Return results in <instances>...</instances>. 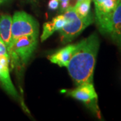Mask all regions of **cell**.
Wrapping results in <instances>:
<instances>
[{
    "label": "cell",
    "instance_id": "9a60e30c",
    "mask_svg": "<svg viewBox=\"0 0 121 121\" xmlns=\"http://www.w3.org/2000/svg\"><path fill=\"white\" fill-rule=\"evenodd\" d=\"M6 1H8V0H0V5L1 4H3L4 2H5Z\"/></svg>",
    "mask_w": 121,
    "mask_h": 121
},
{
    "label": "cell",
    "instance_id": "2e32d148",
    "mask_svg": "<svg viewBox=\"0 0 121 121\" xmlns=\"http://www.w3.org/2000/svg\"><path fill=\"white\" fill-rule=\"evenodd\" d=\"M60 2H66V1H69V0H59Z\"/></svg>",
    "mask_w": 121,
    "mask_h": 121
},
{
    "label": "cell",
    "instance_id": "30bf717a",
    "mask_svg": "<svg viewBox=\"0 0 121 121\" xmlns=\"http://www.w3.org/2000/svg\"><path fill=\"white\" fill-rule=\"evenodd\" d=\"M66 24L67 20L63 14L54 17L51 22H45L43 24V30L40 36L41 41L43 42L46 40L55 32L61 30Z\"/></svg>",
    "mask_w": 121,
    "mask_h": 121
},
{
    "label": "cell",
    "instance_id": "52a82bcc",
    "mask_svg": "<svg viewBox=\"0 0 121 121\" xmlns=\"http://www.w3.org/2000/svg\"><path fill=\"white\" fill-rule=\"evenodd\" d=\"M9 61L8 53L0 55V84L9 95L18 100L19 95L10 78Z\"/></svg>",
    "mask_w": 121,
    "mask_h": 121
},
{
    "label": "cell",
    "instance_id": "8fae6325",
    "mask_svg": "<svg viewBox=\"0 0 121 121\" xmlns=\"http://www.w3.org/2000/svg\"><path fill=\"white\" fill-rule=\"evenodd\" d=\"M12 17L8 14H3L0 16V38L2 39L8 51L12 43Z\"/></svg>",
    "mask_w": 121,
    "mask_h": 121
},
{
    "label": "cell",
    "instance_id": "9c48e42d",
    "mask_svg": "<svg viewBox=\"0 0 121 121\" xmlns=\"http://www.w3.org/2000/svg\"><path fill=\"white\" fill-rule=\"evenodd\" d=\"M76 44H69L48 56V60L59 67H67L73 55Z\"/></svg>",
    "mask_w": 121,
    "mask_h": 121
},
{
    "label": "cell",
    "instance_id": "e0dca14e",
    "mask_svg": "<svg viewBox=\"0 0 121 121\" xmlns=\"http://www.w3.org/2000/svg\"><path fill=\"white\" fill-rule=\"evenodd\" d=\"M78 1H81V0H78Z\"/></svg>",
    "mask_w": 121,
    "mask_h": 121
},
{
    "label": "cell",
    "instance_id": "8992f818",
    "mask_svg": "<svg viewBox=\"0 0 121 121\" xmlns=\"http://www.w3.org/2000/svg\"><path fill=\"white\" fill-rule=\"evenodd\" d=\"M67 95L83 102L92 112L100 117L98 105V95L93 83H84L78 85L72 90L67 91Z\"/></svg>",
    "mask_w": 121,
    "mask_h": 121
},
{
    "label": "cell",
    "instance_id": "6da1fadb",
    "mask_svg": "<svg viewBox=\"0 0 121 121\" xmlns=\"http://www.w3.org/2000/svg\"><path fill=\"white\" fill-rule=\"evenodd\" d=\"M99 47V39L96 33L76 44V48L67 67L77 86L84 83H93Z\"/></svg>",
    "mask_w": 121,
    "mask_h": 121
},
{
    "label": "cell",
    "instance_id": "3957f363",
    "mask_svg": "<svg viewBox=\"0 0 121 121\" xmlns=\"http://www.w3.org/2000/svg\"><path fill=\"white\" fill-rule=\"evenodd\" d=\"M63 15L67 20V24L59 31L60 40L63 44L73 40L94 20V17L91 13L86 17H81L75 12L74 7L71 6L65 10Z\"/></svg>",
    "mask_w": 121,
    "mask_h": 121
},
{
    "label": "cell",
    "instance_id": "7a4b0ae2",
    "mask_svg": "<svg viewBox=\"0 0 121 121\" xmlns=\"http://www.w3.org/2000/svg\"><path fill=\"white\" fill-rule=\"evenodd\" d=\"M38 35L23 36L16 39L8 50L12 67H23L30 59L36 48Z\"/></svg>",
    "mask_w": 121,
    "mask_h": 121
},
{
    "label": "cell",
    "instance_id": "4fadbf2b",
    "mask_svg": "<svg viewBox=\"0 0 121 121\" xmlns=\"http://www.w3.org/2000/svg\"><path fill=\"white\" fill-rule=\"evenodd\" d=\"M48 5L51 10H55L59 6V0H50Z\"/></svg>",
    "mask_w": 121,
    "mask_h": 121
},
{
    "label": "cell",
    "instance_id": "ba28073f",
    "mask_svg": "<svg viewBox=\"0 0 121 121\" xmlns=\"http://www.w3.org/2000/svg\"><path fill=\"white\" fill-rule=\"evenodd\" d=\"M108 35L121 51V1L113 13Z\"/></svg>",
    "mask_w": 121,
    "mask_h": 121
},
{
    "label": "cell",
    "instance_id": "7c38bea8",
    "mask_svg": "<svg viewBox=\"0 0 121 121\" xmlns=\"http://www.w3.org/2000/svg\"><path fill=\"white\" fill-rule=\"evenodd\" d=\"M91 1L92 0H81L76 3L74 9L79 16L86 17L90 14Z\"/></svg>",
    "mask_w": 121,
    "mask_h": 121
},
{
    "label": "cell",
    "instance_id": "5bb4252c",
    "mask_svg": "<svg viewBox=\"0 0 121 121\" xmlns=\"http://www.w3.org/2000/svg\"><path fill=\"white\" fill-rule=\"evenodd\" d=\"M6 53H8L6 45L5 44L2 39L0 38V55L3 54H6Z\"/></svg>",
    "mask_w": 121,
    "mask_h": 121
},
{
    "label": "cell",
    "instance_id": "5b68a950",
    "mask_svg": "<svg viewBox=\"0 0 121 121\" xmlns=\"http://www.w3.org/2000/svg\"><path fill=\"white\" fill-rule=\"evenodd\" d=\"M31 35H39V24L37 22L24 12H16L12 17V43L21 36Z\"/></svg>",
    "mask_w": 121,
    "mask_h": 121
},
{
    "label": "cell",
    "instance_id": "277c9868",
    "mask_svg": "<svg viewBox=\"0 0 121 121\" xmlns=\"http://www.w3.org/2000/svg\"><path fill=\"white\" fill-rule=\"evenodd\" d=\"M121 0H93L95 5V19L99 32L108 35L113 13Z\"/></svg>",
    "mask_w": 121,
    "mask_h": 121
}]
</instances>
